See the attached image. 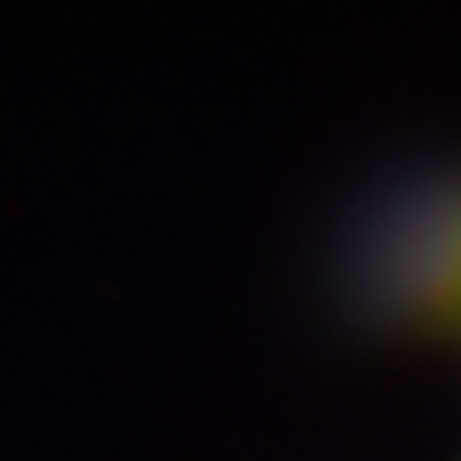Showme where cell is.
Masks as SVG:
<instances>
[]
</instances>
